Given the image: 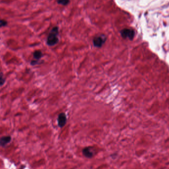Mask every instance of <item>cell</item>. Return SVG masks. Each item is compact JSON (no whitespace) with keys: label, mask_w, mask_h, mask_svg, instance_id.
<instances>
[{"label":"cell","mask_w":169,"mask_h":169,"mask_svg":"<svg viewBox=\"0 0 169 169\" xmlns=\"http://www.w3.org/2000/svg\"><path fill=\"white\" fill-rule=\"evenodd\" d=\"M11 138L10 136H3L0 139V144L2 146L4 147L10 142Z\"/></svg>","instance_id":"obj_6"},{"label":"cell","mask_w":169,"mask_h":169,"mask_svg":"<svg viewBox=\"0 0 169 169\" xmlns=\"http://www.w3.org/2000/svg\"><path fill=\"white\" fill-rule=\"evenodd\" d=\"M121 34L124 38H128L132 40L135 37V32L132 29L125 28L121 30Z\"/></svg>","instance_id":"obj_3"},{"label":"cell","mask_w":169,"mask_h":169,"mask_svg":"<svg viewBox=\"0 0 169 169\" xmlns=\"http://www.w3.org/2000/svg\"><path fill=\"white\" fill-rule=\"evenodd\" d=\"M58 124L60 127H63L67 123V118L66 114L64 113H60L58 117Z\"/></svg>","instance_id":"obj_5"},{"label":"cell","mask_w":169,"mask_h":169,"mask_svg":"<svg viewBox=\"0 0 169 169\" xmlns=\"http://www.w3.org/2000/svg\"><path fill=\"white\" fill-rule=\"evenodd\" d=\"M40 61H37V60H33L31 61L30 62V64L32 66H35L36 65H38V64H40Z\"/></svg>","instance_id":"obj_11"},{"label":"cell","mask_w":169,"mask_h":169,"mask_svg":"<svg viewBox=\"0 0 169 169\" xmlns=\"http://www.w3.org/2000/svg\"><path fill=\"white\" fill-rule=\"evenodd\" d=\"M59 29L57 26H54L48 35L46 43L49 46H53L59 42Z\"/></svg>","instance_id":"obj_1"},{"label":"cell","mask_w":169,"mask_h":169,"mask_svg":"<svg viewBox=\"0 0 169 169\" xmlns=\"http://www.w3.org/2000/svg\"><path fill=\"white\" fill-rule=\"evenodd\" d=\"M83 155L86 158H92L95 154V151L92 147H87L82 150Z\"/></svg>","instance_id":"obj_4"},{"label":"cell","mask_w":169,"mask_h":169,"mask_svg":"<svg viewBox=\"0 0 169 169\" xmlns=\"http://www.w3.org/2000/svg\"><path fill=\"white\" fill-rule=\"evenodd\" d=\"M7 25H8V22L7 21H6L5 20H3V19L1 20L0 21V27H1L6 26Z\"/></svg>","instance_id":"obj_10"},{"label":"cell","mask_w":169,"mask_h":169,"mask_svg":"<svg viewBox=\"0 0 169 169\" xmlns=\"http://www.w3.org/2000/svg\"><path fill=\"white\" fill-rule=\"evenodd\" d=\"M33 58L35 60L40 61V59L43 56V53L40 50H36L33 53Z\"/></svg>","instance_id":"obj_7"},{"label":"cell","mask_w":169,"mask_h":169,"mask_svg":"<svg viewBox=\"0 0 169 169\" xmlns=\"http://www.w3.org/2000/svg\"><path fill=\"white\" fill-rule=\"evenodd\" d=\"M6 79L4 77V75L2 72H1L0 74V86H2L5 83Z\"/></svg>","instance_id":"obj_9"},{"label":"cell","mask_w":169,"mask_h":169,"mask_svg":"<svg viewBox=\"0 0 169 169\" xmlns=\"http://www.w3.org/2000/svg\"><path fill=\"white\" fill-rule=\"evenodd\" d=\"M57 2L59 5H63V6H67L70 3V1H68V0L57 1Z\"/></svg>","instance_id":"obj_8"},{"label":"cell","mask_w":169,"mask_h":169,"mask_svg":"<svg viewBox=\"0 0 169 169\" xmlns=\"http://www.w3.org/2000/svg\"><path fill=\"white\" fill-rule=\"evenodd\" d=\"M107 39V37L104 34H100L96 36L93 39V43L96 48H101L105 43Z\"/></svg>","instance_id":"obj_2"}]
</instances>
